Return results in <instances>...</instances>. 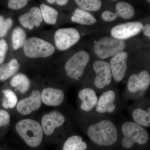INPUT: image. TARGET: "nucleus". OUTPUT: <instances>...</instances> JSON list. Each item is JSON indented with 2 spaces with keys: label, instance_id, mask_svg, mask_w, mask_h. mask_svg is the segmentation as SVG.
I'll list each match as a JSON object with an SVG mask.
<instances>
[{
  "label": "nucleus",
  "instance_id": "nucleus-1",
  "mask_svg": "<svg viewBox=\"0 0 150 150\" xmlns=\"http://www.w3.org/2000/svg\"><path fill=\"white\" fill-rule=\"evenodd\" d=\"M81 126L84 136L98 146H112L118 143L119 126L115 118L108 115L81 113Z\"/></svg>",
  "mask_w": 150,
  "mask_h": 150
},
{
  "label": "nucleus",
  "instance_id": "nucleus-2",
  "mask_svg": "<svg viewBox=\"0 0 150 150\" xmlns=\"http://www.w3.org/2000/svg\"><path fill=\"white\" fill-rule=\"evenodd\" d=\"M119 136L118 142L125 149H130L135 145L146 146L150 141V134L147 129L138 125L131 120H125L118 124Z\"/></svg>",
  "mask_w": 150,
  "mask_h": 150
},
{
  "label": "nucleus",
  "instance_id": "nucleus-3",
  "mask_svg": "<svg viewBox=\"0 0 150 150\" xmlns=\"http://www.w3.org/2000/svg\"><path fill=\"white\" fill-rule=\"evenodd\" d=\"M16 128L19 135L30 146L36 147L41 143L43 130L37 121L24 119L18 122Z\"/></svg>",
  "mask_w": 150,
  "mask_h": 150
},
{
  "label": "nucleus",
  "instance_id": "nucleus-4",
  "mask_svg": "<svg viewBox=\"0 0 150 150\" xmlns=\"http://www.w3.org/2000/svg\"><path fill=\"white\" fill-rule=\"evenodd\" d=\"M125 103L120 102L114 91L108 90L98 97L93 113L112 117L113 115L118 114Z\"/></svg>",
  "mask_w": 150,
  "mask_h": 150
},
{
  "label": "nucleus",
  "instance_id": "nucleus-5",
  "mask_svg": "<svg viewBox=\"0 0 150 150\" xmlns=\"http://www.w3.org/2000/svg\"><path fill=\"white\" fill-rule=\"evenodd\" d=\"M126 47L124 40L105 36L99 39L95 44L94 51L100 59L112 57L123 51Z\"/></svg>",
  "mask_w": 150,
  "mask_h": 150
},
{
  "label": "nucleus",
  "instance_id": "nucleus-6",
  "mask_svg": "<svg viewBox=\"0 0 150 150\" xmlns=\"http://www.w3.org/2000/svg\"><path fill=\"white\" fill-rule=\"evenodd\" d=\"M25 55L28 58H47L55 51L51 43L37 37H31L25 40L23 46Z\"/></svg>",
  "mask_w": 150,
  "mask_h": 150
},
{
  "label": "nucleus",
  "instance_id": "nucleus-7",
  "mask_svg": "<svg viewBox=\"0 0 150 150\" xmlns=\"http://www.w3.org/2000/svg\"><path fill=\"white\" fill-rule=\"evenodd\" d=\"M131 120L134 123L149 129L150 127V102L142 98L131 103L128 108Z\"/></svg>",
  "mask_w": 150,
  "mask_h": 150
},
{
  "label": "nucleus",
  "instance_id": "nucleus-8",
  "mask_svg": "<svg viewBox=\"0 0 150 150\" xmlns=\"http://www.w3.org/2000/svg\"><path fill=\"white\" fill-rule=\"evenodd\" d=\"M150 85V76L148 71L131 75L127 84V90L130 94L128 99L138 100L143 98V94L147 90Z\"/></svg>",
  "mask_w": 150,
  "mask_h": 150
},
{
  "label": "nucleus",
  "instance_id": "nucleus-9",
  "mask_svg": "<svg viewBox=\"0 0 150 150\" xmlns=\"http://www.w3.org/2000/svg\"><path fill=\"white\" fill-rule=\"evenodd\" d=\"M90 60V55L85 51H80L67 61L64 68L69 77L79 81L83 74Z\"/></svg>",
  "mask_w": 150,
  "mask_h": 150
},
{
  "label": "nucleus",
  "instance_id": "nucleus-10",
  "mask_svg": "<svg viewBox=\"0 0 150 150\" xmlns=\"http://www.w3.org/2000/svg\"><path fill=\"white\" fill-rule=\"evenodd\" d=\"M80 35L76 29L73 28L58 29L54 35L56 47L60 51H65L77 43Z\"/></svg>",
  "mask_w": 150,
  "mask_h": 150
},
{
  "label": "nucleus",
  "instance_id": "nucleus-11",
  "mask_svg": "<svg viewBox=\"0 0 150 150\" xmlns=\"http://www.w3.org/2000/svg\"><path fill=\"white\" fill-rule=\"evenodd\" d=\"M93 69L96 74L93 82L95 87L101 90L110 85L112 77L109 63L98 60L94 63Z\"/></svg>",
  "mask_w": 150,
  "mask_h": 150
},
{
  "label": "nucleus",
  "instance_id": "nucleus-12",
  "mask_svg": "<svg viewBox=\"0 0 150 150\" xmlns=\"http://www.w3.org/2000/svg\"><path fill=\"white\" fill-rule=\"evenodd\" d=\"M143 26L142 23L139 21L121 23L112 28L110 34L114 38L124 40L139 34L142 31Z\"/></svg>",
  "mask_w": 150,
  "mask_h": 150
},
{
  "label": "nucleus",
  "instance_id": "nucleus-13",
  "mask_svg": "<svg viewBox=\"0 0 150 150\" xmlns=\"http://www.w3.org/2000/svg\"><path fill=\"white\" fill-rule=\"evenodd\" d=\"M79 108L81 113L90 114L93 112L98 100L96 92L91 88H85L79 92Z\"/></svg>",
  "mask_w": 150,
  "mask_h": 150
},
{
  "label": "nucleus",
  "instance_id": "nucleus-14",
  "mask_svg": "<svg viewBox=\"0 0 150 150\" xmlns=\"http://www.w3.org/2000/svg\"><path fill=\"white\" fill-rule=\"evenodd\" d=\"M128 57V54L122 51L110 59L109 65L112 79L116 82L121 81L125 77L127 70Z\"/></svg>",
  "mask_w": 150,
  "mask_h": 150
},
{
  "label": "nucleus",
  "instance_id": "nucleus-15",
  "mask_svg": "<svg viewBox=\"0 0 150 150\" xmlns=\"http://www.w3.org/2000/svg\"><path fill=\"white\" fill-rule=\"evenodd\" d=\"M66 122L64 115L61 112L54 111L42 117L41 124L43 132L47 136L53 134L56 129L62 127Z\"/></svg>",
  "mask_w": 150,
  "mask_h": 150
},
{
  "label": "nucleus",
  "instance_id": "nucleus-16",
  "mask_svg": "<svg viewBox=\"0 0 150 150\" xmlns=\"http://www.w3.org/2000/svg\"><path fill=\"white\" fill-rule=\"evenodd\" d=\"M41 105V94L38 90L32 91L31 95L19 101L17 110L21 114L27 115L38 110Z\"/></svg>",
  "mask_w": 150,
  "mask_h": 150
},
{
  "label": "nucleus",
  "instance_id": "nucleus-17",
  "mask_svg": "<svg viewBox=\"0 0 150 150\" xmlns=\"http://www.w3.org/2000/svg\"><path fill=\"white\" fill-rule=\"evenodd\" d=\"M19 21L25 28L33 29L34 26L38 27L43 21L40 9L34 7L24 14L19 17Z\"/></svg>",
  "mask_w": 150,
  "mask_h": 150
},
{
  "label": "nucleus",
  "instance_id": "nucleus-18",
  "mask_svg": "<svg viewBox=\"0 0 150 150\" xmlns=\"http://www.w3.org/2000/svg\"><path fill=\"white\" fill-rule=\"evenodd\" d=\"M64 93L62 89L48 88L43 90L41 98L44 104L56 106L62 104L64 99Z\"/></svg>",
  "mask_w": 150,
  "mask_h": 150
},
{
  "label": "nucleus",
  "instance_id": "nucleus-19",
  "mask_svg": "<svg viewBox=\"0 0 150 150\" xmlns=\"http://www.w3.org/2000/svg\"><path fill=\"white\" fill-rule=\"evenodd\" d=\"M88 144L82 136L79 134L70 136L65 141L63 150H86Z\"/></svg>",
  "mask_w": 150,
  "mask_h": 150
},
{
  "label": "nucleus",
  "instance_id": "nucleus-20",
  "mask_svg": "<svg viewBox=\"0 0 150 150\" xmlns=\"http://www.w3.org/2000/svg\"><path fill=\"white\" fill-rule=\"evenodd\" d=\"M19 67L18 61L15 59L8 63L0 64V81L8 79L18 71Z\"/></svg>",
  "mask_w": 150,
  "mask_h": 150
},
{
  "label": "nucleus",
  "instance_id": "nucleus-21",
  "mask_svg": "<svg viewBox=\"0 0 150 150\" xmlns=\"http://www.w3.org/2000/svg\"><path fill=\"white\" fill-rule=\"evenodd\" d=\"M71 20L73 22L83 25H91L96 22V18L90 13L81 9H76Z\"/></svg>",
  "mask_w": 150,
  "mask_h": 150
},
{
  "label": "nucleus",
  "instance_id": "nucleus-22",
  "mask_svg": "<svg viewBox=\"0 0 150 150\" xmlns=\"http://www.w3.org/2000/svg\"><path fill=\"white\" fill-rule=\"evenodd\" d=\"M11 85L15 88L16 91H19L22 93H25L29 89L30 83L28 78L22 74H16L12 79Z\"/></svg>",
  "mask_w": 150,
  "mask_h": 150
},
{
  "label": "nucleus",
  "instance_id": "nucleus-23",
  "mask_svg": "<svg viewBox=\"0 0 150 150\" xmlns=\"http://www.w3.org/2000/svg\"><path fill=\"white\" fill-rule=\"evenodd\" d=\"M116 18L120 17L125 19L132 18L135 14L134 8L131 4L126 2H118L116 5Z\"/></svg>",
  "mask_w": 150,
  "mask_h": 150
},
{
  "label": "nucleus",
  "instance_id": "nucleus-24",
  "mask_svg": "<svg viewBox=\"0 0 150 150\" xmlns=\"http://www.w3.org/2000/svg\"><path fill=\"white\" fill-rule=\"evenodd\" d=\"M40 10L42 18L48 24H56L58 17V12L55 9L45 4L40 6Z\"/></svg>",
  "mask_w": 150,
  "mask_h": 150
},
{
  "label": "nucleus",
  "instance_id": "nucleus-25",
  "mask_svg": "<svg viewBox=\"0 0 150 150\" xmlns=\"http://www.w3.org/2000/svg\"><path fill=\"white\" fill-rule=\"evenodd\" d=\"M12 39L14 49L17 50L23 47L26 40V33L21 28H16L13 32Z\"/></svg>",
  "mask_w": 150,
  "mask_h": 150
},
{
  "label": "nucleus",
  "instance_id": "nucleus-26",
  "mask_svg": "<svg viewBox=\"0 0 150 150\" xmlns=\"http://www.w3.org/2000/svg\"><path fill=\"white\" fill-rule=\"evenodd\" d=\"M75 1L81 8L93 11L99 10L102 6L100 0H76Z\"/></svg>",
  "mask_w": 150,
  "mask_h": 150
},
{
  "label": "nucleus",
  "instance_id": "nucleus-27",
  "mask_svg": "<svg viewBox=\"0 0 150 150\" xmlns=\"http://www.w3.org/2000/svg\"><path fill=\"white\" fill-rule=\"evenodd\" d=\"M4 98L3 99L2 105L5 108H13L17 103L18 98L16 93L10 89L3 91Z\"/></svg>",
  "mask_w": 150,
  "mask_h": 150
},
{
  "label": "nucleus",
  "instance_id": "nucleus-28",
  "mask_svg": "<svg viewBox=\"0 0 150 150\" xmlns=\"http://www.w3.org/2000/svg\"><path fill=\"white\" fill-rule=\"evenodd\" d=\"M12 24L11 18L5 19L4 17L0 16V38L4 37L6 35Z\"/></svg>",
  "mask_w": 150,
  "mask_h": 150
},
{
  "label": "nucleus",
  "instance_id": "nucleus-29",
  "mask_svg": "<svg viewBox=\"0 0 150 150\" xmlns=\"http://www.w3.org/2000/svg\"><path fill=\"white\" fill-rule=\"evenodd\" d=\"M28 2L27 0H10L8 2V7L11 9H20L25 6Z\"/></svg>",
  "mask_w": 150,
  "mask_h": 150
},
{
  "label": "nucleus",
  "instance_id": "nucleus-30",
  "mask_svg": "<svg viewBox=\"0 0 150 150\" xmlns=\"http://www.w3.org/2000/svg\"><path fill=\"white\" fill-rule=\"evenodd\" d=\"M8 50V45L4 39L0 40V64L4 61L7 52Z\"/></svg>",
  "mask_w": 150,
  "mask_h": 150
},
{
  "label": "nucleus",
  "instance_id": "nucleus-31",
  "mask_svg": "<svg viewBox=\"0 0 150 150\" xmlns=\"http://www.w3.org/2000/svg\"><path fill=\"white\" fill-rule=\"evenodd\" d=\"M10 120V115L4 110H0V128L8 125Z\"/></svg>",
  "mask_w": 150,
  "mask_h": 150
},
{
  "label": "nucleus",
  "instance_id": "nucleus-32",
  "mask_svg": "<svg viewBox=\"0 0 150 150\" xmlns=\"http://www.w3.org/2000/svg\"><path fill=\"white\" fill-rule=\"evenodd\" d=\"M101 17L103 20L107 22L114 21L117 18L115 13L109 11H106L103 12L101 15Z\"/></svg>",
  "mask_w": 150,
  "mask_h": 150
},
{
  "label": "nucleus",
  "instance_id": "nucleus-33",
  "mask_svg": "<svg viewBox=\"0 0 150 150\" xmlns=\"http://www.w3.org/2000/svg\"><path fill=\"white\" fill-rule=\"evenodd\" d=\"M142 30L144 33V35L150 38V25L147 24L143 26Z\"/></svg>",
  "mask_w": 150,
  "mask_h": 150
},
{
  "label": "nucleus",
  "instance_id": "nucleus-34",
  "mask_svg": "<svg viewBox=\"0 0 150 150\" xmlns=\"http://www.w3.org/2000/svg\"><path fill=\"white\" fill-rule=\"evenodd\" d=\"M55 2L59 6H64L68 4L69 1L67 0H57L55 1Z\"/></svg>",
  "mask_w": 150,
  "mask_h": 150
},
{
  "label": "nucleus",
  "instance_id": "nucleus-35",
  "mask_svg": "<svg viewBox=\"0 0 150 150\" xmlns=\"http://www.w3.org/2000/svg\"><path fill=\"white\" fill-rule=\"evenodd\" d=\"M47 1L48 3H50V4H54V3H55V1H54V0H48Z\"/></svg>",
  "mask_w": 150,
  "mask_h": 150
}]
</instances>
